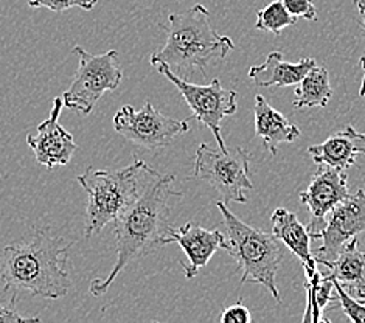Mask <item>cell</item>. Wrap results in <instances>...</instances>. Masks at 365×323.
Returning <instances> with one entry per match:
<instances>
[{"label":"cell","mask_w":365,"mask_h":323,"mask_svg":"<svg viewBox=\"0 0 365 323\" xmlns=\"http://www.w3.org/2000/svg\"><path fill=\"white\" fill-rule=\"evenodd\" d=\"M72 246L73 242L51 233L48 225L36 227L27 237L8 244L0 263L4 292L64 299L73 286L68 255Z\"/></svg>","instance_id":"cell-1"},{"label":"cell","mask_w":365,"mask_h":323,"mask_svg":"<svg viewBox=\"0 0 365 323\" xmlns=\"http://www.w3.org/2000/svg\"><path fill=\"white\" fill-rule=\"evenodd\" d=\"M220 320L222 323H250L252 322V314L245 307V304H242V300L240 299L238 303L232 304V307L225 308L221 312Z\"/></svg>","instance_id":"cell-24"},{"label":"cell","mask_w":365,"mask_h":323,"mask_svg":"<svg viewBox=\"0 0 365 323\" xmlns=\"http://www.w3.org/2000/svg\"><path fill=\"white\" fill-rule=\"evenodd\" d=\"M295 24H297V17L292 16L286 10L282 0H274L272 4H269L257 13L255 29L269 31L275 34V36H280L284 29H288Z\"/></svg>","instance_id":"cell-20"},{"label":"cell","mask_w":365,"mask_h":323,"mask_svg":"<svg viewBox=\"0 0 365 323\" xmlns=\"http://www.w3.org/2000/svg\"><path fill=\"white\" fill-rule=\"evenodd\" d=\"M353 4L356 8H358L359 14L364 17L365 16V0H353Z\"/></svg>","instance_id":"cell-27"},{"label":"cell","mask_w":365,"mask_h":323,"mask_svg":"<svg viewBox=\"0 0 365 323\" xmlns=\"http://www.w3.org/2000/svg\"><path fill=\"white\" fill-rule=\"evenodd\" d=\"M222 215L227 240V252L237 260L241 272L240 283L247 282L264 286L277 303H282L275 277L283 261V247L274 233L250 227L235 216L224 200L216 202Z\"/></svg>","instance_id":"cell-5"},{"label":"cell","mask_w":365,"mask_h":323,"mask_svg":"<svg viewBox=\"0 0 365 323\" xmlns=\"http://www.w3.org/2000/svg\"><path fill=\"white\" fill-rule=\"evenodd\" d=\"M329 275V274H328ZM331 277V275H329ZM333 284H334V292H336V300L341 303L342 312L349 317L350 322L356 323H365V304L362 302L354 300L353 297L345 291L344 284L331 277Z\"/></svg>","instance_id":"cell-21"},{"label":"cell","mask_w":365,"mask_h":323,"mask_svg":"<svg viewBox=\"0 0 365 323\" xmlns=\"http://www.w3.org/2000/svg\"><path fill=\"white\" fill-rule=\"evenodd\" d=\"M272 233L288 247L294 255H297L307 270V277H312L316 272L317 261L314 253L311 252V235L303 225L295 213L286 210V208H277L272 213Z\"/></svg>","instance_id":"cell-15"},{"label":"cell","mask_w":365,"mask_h":323,"mask_svg":"<svg viewBox=\"0 0 365 323\" xmlns=\"http://www.w3.org/2000/svg\"><path fill=\"white\" fill-rule=\"evenodd\" d=\"M316 66V61L312 58L300 59L299 63H289V61H284L280 51H271L263 64L250 67L249 78L258 87H288L299 84Z\"/></svg>","instance_id":"cell-16"},{"label":"cell","mask_w":365,"mask_h":323,"mask_svg":"<svg viewBox=\"0 0 365 323\" xmlns=\"http://www.w3.org/2000/svg\"><path fill=\"white\" fill-rule=\"evenodd\" d=\"M38 317H24L16 309V295H13L6 303L0 300V322L2 323H16V322H38Z\"/></svg>","instance_id":"cell-25"},{"label":"cell","mask_w":365,"mask_h":323,"mask_svg":"<svg viewBox=\"0 0 365 323\" xmlns=\"http://www.w3.org/2000/svg\"><path fill=\"white\" fill-rule=\"evenodd\" d=\"M362 303H364V304H365V300H364V302H362Z\"/></svg>","instance_id":"cell-29"},{"label":"cell","mask_w":365,"mask_h":323,"mask_svg":"<svg viewBox=\"0 0 365 323\" xmlns=\"http://www.w3.org/2000/svg\"><path fill=\"white\" fill-rule=\"evenodd\" d=\"M63 98L56 97L51 106L50 117L38 126L36 134L27 135V145L34 154V159L39 165H44L48 170L55 167H64L72 160L78 150V145L72 134L59 123V116L63 112Z\"/></svg>","instance_id":"cell-12"},{"label":"cell","mask_w":365,"mask_h":323,"mask_svg":"<svg viewBox=\"0 0 365 323\" xmlns=\"http://www.w3.org/2000/svg\"><path fill=\"white\" fill-rule=\"evenodd\" d=\"M286 10L295 17H303L307 21L317 19V10L312 0H282Z\"/></svg>","instance_id":"cell-23"},{"label":"cell","mask_w":365,"mask_h":323,"mask_svg":"<svg viewBox=\"0 0 365 323\" xmlns=\"http://www.w3.org/2000/svg\"><path fill=\"white\" fill-rule=\"evenodd\" d=\"M160 29L167 41L151 56V64H165L180 78L205 72L207 66L225 59L235 48L229 36L215 30L210 13L199 4L184 13L170 14Z\"/></svg>","instance_id":"cell-3"},{"label":"cell","mask_w":365,"mask_h":323,"mask_svg":"<svg viewBox=\"0 0 365 323\" xmlns=\"http://www.w3.org/2000/svg\"><path fill=\"white\" fill-rule=\"evenodd\" d=\"M114 128L126 140L143 150H160L170 146L180 134L190 130L188 120H176L155 109L150 101L142 109L129 104L120 108L114 116Z\"/></svg>","instance_id":"cell-9"},{"label":"cell","mask_w":365,"mask_h":323,"mask_svg":"<svg viewBox=\"0 0 365 323\" xmlns=\"http://www.w3.org/2000/svg\"><path fill=\"white\" fill-rule=\"evenodd\" d=\"M329 275L341 282L344 286L354 289L359 297L365 287V252L359 249L358 240L353 238L345 244L334 261L328 266Z\"/></svg>","instance_id":"cell-18"},{"label":"cell","mask_w":365,"mask_h":323,"mask_svg":"<svg viewBox=\"0 0 365 323\" xmlns=\"http://www.w3.org/2000/svg\"><path fill=\"white\" fill-rule=\"evenodd\" d=\"M80 63L71 87L63 93L64 108L89 116L95 104L106 92L115 91L123 80V71L118 63V51L92 55L88 50L76 46Z\"/></svg>","instance_id":"cell-6"},{"label":"cell","mask_w":365,"mask_h":323,"mask_svg":"<svg viewBox=\"0 0 365 323\" xmlns=\"http://www.w3.org/2000/svg\"><path fill=\"white\" fill-rule=\"evenodd\" d=\"M154 67L158 68L160 75L175 84L176 89L187 101L191 112H193V117L212 130L218 148L225 150L227 146H225L221 134V121L238 111V93L225 89L220 80H213L210 84L205 86L193 84L178 76L175 72H171L165 64H155Z\"/></svg>","instance_id":"cell-8"},{"label":"cell","mask_w":365,"mask_h":323,"mask_svg":"<svg viewBox=\"0 0 365 323\" xmlns=\"http://www.w3.org/2000/svg\"><path fill=\"white\" fill-rule=\"evenodd\" d=\"M361 25H362V29H364V31H365V16L362 17ZM361 66H362V71H364V78H362V84H361V89H359V97L364 98V97H365V53H364V56L361 58Z\"/></svg>","instance_id":"cell-26"},{"label":"cell","mask_w":365,"mask_h":323,"mask_svg":"<svg viewBox=\"0 0 365 323\" xmlns=\"http://www.w3.org/2000/svg\"><path fill=\"white\" fill-rule=\"evenodd\" d=\"M358 300L359 302H364L365 300V287H364V291H362V294L358 297Z\"/></svg>","instance_id":"cell-28"},{"label":"cell","mask_w":365,"mask_h":323,"mask_svg":"<svg viewBox=\"0 0 365 323\" xmlns=\"http://www.w3.org/2000/svg\"><path fill=\"white\" fill-rule=\"evenodd\" d=\"M254 117L255 135L262 138L263 145L272 155H277L278 146L282 143H291L300 137V129L282 112L274 109L262 95L255 97Z\"/></svg>","instance_id":"cell-17"},{"label":"cell","mask_w":365,"mask_h":323,"mask_svg":"<svg viewBox=\"0 0 365 323\" xmlns=\"http://www.w3.org/2000/svg\"><path fill=\"white\" fill-rule=\"evenodd\" d=\"M97 4L98 0H29V5L31 8H47L53 13H64L73 6L91 11Z\"/></svg>","instance_id":"cell-22"},{"label":"cell","mask_w":365,"mask_h":323,"mask_svg":"<svg viewBox=\"0 0 365 323\" xmlns=\"http://www.w3.org/2000/svg\"><path fill=\"white\" fill-rule=\"evenodd\" d=\"M349 195V176L345 170L320 165L308 188L299 193L300 202L308 207L311 215L307 229L312 240H319L328 215Z\"/></svg>","instance_id":"cell-11"},{"label":"cell","mask_w":365,"mask_h":323,"mask_svg":"<svg viewBox=\"0 0 365 323\" xmlns=\"http://www.w3.org/2000/svg\"><path fill=\"white\" fill-rule=\"evenodd\" d=\"M308 153L317 165L346 170L356 163V157L365 154V134L349 125L324 143L309 146Z\"/></svg>","instance_id":"cell-14"},{"label":"cell","mask_w":365,"mask_h":323,"mask_svg":"<svg viewBox=\"0 0 365 323\" xmlns=\"http://www.w3.org/2000/svg\"><path fill=\"white\" fill-rule=\"evenodd\" d=\"M365 232V191L358 190L346 196L334 210L328 215L325 229L320 233L322 246L316 249L317 263L329 266L346 242Z\"/></svg>","instance_id":"cell-10"},{"label":"cell","mask_w":365,"mask_h":323,"mask_svg":"<svg viewBox=\"0 0 365 323\" xmlns=\"http://www.w3.org/2000/svg\"><path fill=\"white\" fill-rule=\"evenodd\" d=\"M294 106L299 109L325 108L333 97V89L329 84V73L327 68L316 66L297 84L294 92Z\"/></svg>","instance_id":"cell-19"},{"label":"cell","mask_w":365,"mask_h":323,"mask_svg":"<svg viewBox=\"0 0 365 323\" xmlns=\"http://www.w3.org/2000/svg\"><path fill=\"white\" fill-rule=\"evenodd\" d=\"M195 178L207 180L225 204H246L245 190L254 188L250 180V155L245 148H212L199 145L195 159Z\"/></svg>","instance_id":"cell-7"},{"label":"cell","mask_w":365,"mask_h":323,"mask_svg":"<svg viewBox=\"0 0 365 323\" xmlns=\"http://www.w3.org/2000/svg\"><path fill=\"white\" fill-rule=\"evenodd\" d=\"M173 242L179 244V247L184 250L188 258V265L180 263L188 280L196 277L199 269L207 266L208 261L220 249L227 250V240L221 230H207L196 222H187L178 229L170 227L168 233L160 240L159 246H168Z\"/></svg>","instance_id":"cell-13"},{"label":"cell","mask_w":365,"mask_h":323,"mask_svg":"<svg viewBox=\"0 0 365 323\" xmlns=\"http://www.w3.org/2000/svg\"><path fill=\"white\" fill-rule=\"evenodd\" d=\"M159 176L158 171L137 157L131 165L121 170L89 168L78 176L76 182L88 193L84 220L86 238H91L106 225L114 224L143 196L148 187Z\"/></svg>","instance_id":"cell-4"},{"label":"cell","mask_w":365,"mask_h":323,"mask_svg":"<svg viewBox=\"0 0 365 323\" xmlns=\"http://www.w3.org/2000/svg\"><path fill=\"white\" fill-rule=\"evenodd\" d=\"M175 174H160L143 196L114 222L117 241V261L106 278H93L89 291L100 297L131 261L142 258L159 247L160 240L168 233L173 200L180 199L175 188Z\"/></svg>","instance_id":"cell-2"}]
</instances>
